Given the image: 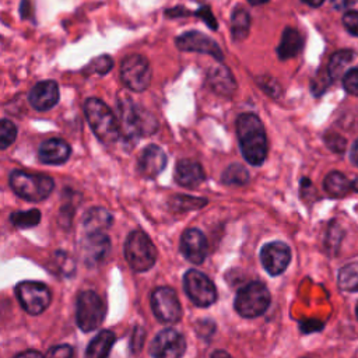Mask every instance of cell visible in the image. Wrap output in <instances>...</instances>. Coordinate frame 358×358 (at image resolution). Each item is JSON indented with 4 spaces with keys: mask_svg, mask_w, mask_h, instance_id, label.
Wrapping results in <instances>:
<instances>
[{
    "mask_svg": "<svg viewBox=\"0 0 358 358\" xmlns=\"http://www.w3.org/2000/svg\"><path fill=\"white\" fill-rule=\"evenodd\" d=\"M17 137V126L8 120L3 119L0 123V145L3 150H6L8 145L14 143Z\"/></svg>",
    "mask_w": 358,
    "mask_h": 358,
    "instance_id": "d6a6232c",
    "label": "cell"
},
{
    "mask_svg": "<svg viewBox=\"0 0 358 358\" xmlns=\"http://www.w3.org/2000/svg\"><path fill=\"white\" fill-rule=\"evenodd\" d=\"M250 4H253V6H259V4H264V3H267V1H270V0H248Z\"/></svg>",
    "mask_w": 358,
    "mask_h": 358,
    "instance_id": "bcb514c9",
    "label": "cell"
},
{
    "mask_svg": "<svg viewBox=\"0 0 358 358\" xmlns=\"http://www.w3.org/2000/svg\"><path fill=\"white\" fill-rule=\"evenodd\" d=\"M173 176L178 185L189 189L197 187L206 179L201 165L189 158H183L176 162Z\"/></svg>",
    "mask_w": 358,
    "mask_h": 358,
    "instance_id": "d6986e66",
    "label": "cell"
},
{
    "mask_svg": "<svg viewBox=\"0 0 358 358\" xmlns=\"http://www.w3.org/2000/svg\"><path fill=\"white\" fill-rule=\"evenodd\" d=\"M29 0H22L21 1V7H20V13L22 18H28L29 17Z\"/></svg>",
    "mask_w": 358,
    "mask_h": 358,
    "instance_id": "ee69618b",
    "label": "cell"
},
{
    "mask_svg": "<svg viewBox=\"0 0 358 358\" xmlns=\"http://www.w3.org/2000/svg\"><path fill=\"white\" fill-rule=\"evenodd\" d=\"M151 308L158 320L176 323L182 317V306L176 292L169 287H158L151 294Z\"/></svg>",
    "mask_w": 358,
    "mask_h": 358,
    "instance_id": "8fae6325",
    "label": "cell"
},
{
    "mask_svg": "<svg viewBox=\"0 0 358 358\" xmlns=\"http://www.w3.org/2000/svg\"><path fill=\"white\" fill-rule=\"evenodd\" d=\"M15 295L22 309L29 315L42 313L50 303L52 295L43 282L38 281H21L15 287Z\"/></svg>",
    "mask_w": 358,
    "mask_h": 358,
    "instance_id": "30bf717a",
    "label": "cell"
},
{
    "mask_svg": "<svg viewBox=\"0 0 358 358\" xmlns=\"http://www.w3.org/2000/svg\"><path fill=\"white\" fill-rule=\"evenodd\" d=\"M324 141H326L327 147H329L331 151L337 152V154L344 152L345 145H347L345 138L341 137V136L337 134V133H327V134L324 136Z\"/></svg>",
    "mask_w": 358,
    "mask_h": 358,
    "instance_id": "8d00e7d4",
    "label": "cell"
},
{
    "mask_svg": "<svg viewBox=\"0 0 358 358\" xmlns=\"http://www.w3.org/2000/svg\"><path fill=\"white\" fill-rule=\"evenodd\" d=\"M338 288L347 292H358V262L341 267L338 271Z\"/></svg>",
    "mask_w": 358,
    "mask_h": 358,
    "instance_id": "83f0119b",
    "label": "cell"
},
{
    "mask_svg": "<svg viewBox=\"0 0 358 358\" xmlns=\"http://www.w3.org/2000/svg\"><path fill=\"white\" fill-rule=\"evenodd\" d=\"M41 221V213L36 208L25 211H14L10 214V222L17 228H34Z\"/></svg>",
    "mask_w": 358,
    "mask_h": 358,
    "instance_id": "4dcf8cb0",
    "label": "cell"
},
{
    "mask_svg": "<svg viewBox=\"0 0 358 358\" xmlns=\"http://www.w3.org/2000/svg\"><path fill=\"white\" fill-rule=\"evenodd\" d=\"M144 337H145V331L143 327L137 326L133 331V337H131V341H130V347H131V351L137 352L141 350V345H143V341H144Z\"/></svg>",
    "mask_w": 358,
    "mask_h": 358,
    "instance_id": "ab89813d",
    "label": "cell"
},
{
    "mask_svg": "<svg viewBox=\"0 0 358 358\" xmlns=\"http://www.w3.org/2000/svg\"><path fill=\"white\" fill-rule=\"evenodd\" d=\"M207 85L221 96H231L236 90V81L227 66L218 64L208 70Z\"/></svg>",
    "mask_w": 358,
    "mask_h": 358,
    "instance_id": "44dd1931",
    "label": "cell"
},
{
    "mask_svg": "<svg viewBox=\"0 0 358 358\" xmlns=\"http://www.w3.org/2000/svg\"><path fill=\"white\" fill-rule=\"evenodd\" d=\"M355 312H357V317H358V303H357V308H355Z\"/></svg>",
    "mask_w": 358,
    "mask_h": 358,
    "instance_id": "681fc988",
    "label": "cell"
},
{
    "mask_svg": "<svg viewBox=\"0 0 358 358\" xmlns=\"http://www.w3.org/2000/svg\"><path fill=\"white\" fill-rule=\"evenodd\" d=\"M343 87L351 95H358V67H354L343 76Z\"/></svg>",
    "mask_w": 358,
    "mask_h": 358,
    "instance_id": "836d02e7",
    "label": "cell"
},
{
    "mask_svg": "<svg viewBox=\"0 0 358 358\" xmlns=\"http://www.w3.org/2000/svg\"><path fill=\"white\" fill-rule=\"evenodd\" d=\"M113 217L103 207H91L83 217V228L88 232H103L112 227Z\"/></svg>",
    "mask_w": 358,
    "mask_h": 358,
    "instance_id": "7402d4cb",
    "label": "cell"
},
{
    "mask_svg": "<svg viewBox=\"0 0 358 358\" xmlns=\"http://www.w3.org/2000/svg\"><path fill=\"white\" fill-rule=\"evenodd\" d=\"M84 112L91 130L101 143L110 145L117 141L122 133L120 124L103 101L98 98H88L84 105Z\"/></svg>",
    "mask_w": 358,
    "mask_h": 358,
    "instance_id": "3957f363",
    "label": "cell"
},
{
    "mask_svg": "<svg viewBox=\"0 0 358 358\" xmlns=\"http://www.w3.org/2000/svg\"><path fill=\"white\" fill-rule=\"evenodd\" d=\"M166 161L168 158L165 151L157 144H150L140 152L137 159V168L141 176L152 179L164 171Z\"/></svg>",
    "mask_w": 358,
    "mask_h": 358,
    "instance_id": "e0dca14e",
    "label": "cell"
},
{
    "mask_svg": "<svg viewBox=\"0 0 358 358\" xmlns=\"http://www.w3.org/2000/svg\"><path fill=\"white\" fill-rule=\"evenodd\" d=\"M343 25L351 35L358 36V11H347L343 15Z\"/></svg>",
    "mask_w": 358,
    "mask_h": 358,
    "instance_id": "74e56055",
    "label": "cell"
},
{
    "mask_svg": "<svg viewBox=\"0 0 358 358\" xmlns=\"http://www.w3.org/2000/svg\"><path fill=\"white\" fill-rule=\"evenodd\" d=\"M355 55L357 53L351 49H341V50L334 52L330 56V60H329V64H327V73H329L330 78L331 80H338L341 76H344L345 69L354 60Z\"/></svg>",
    "mask_w": 358,
    "mask_h": 358,
    "instance_id": "d4e9b609",
    "label": "cell"
},
{
    "mask_svg": "<svg viewBox=\"0 0 358 358\" xmlns=\"http://www.w3.org/2000/svg\"><path fill=\"white\" fill-rule=\"evenodd\" d=\"M351 187H352L355 192H358V176L351 182Z\"/></svg>",
    "mask_w": 358,
    "mask_h": 358,
    "instance_id": "c3c4849f",
    "label": "cell"
},
{
    "mask_svg": "<svg viewBox=\"0 0 358 358\" xmlns=\"http://www.w3.org/2000/svg\"><path fill=\"white\" fill-rule=\"evenodd\" d=\"M112 66H113L112 57L108 56V55H101V56L92 59L90 62V64H87L84 71H88L90 74L103 76V74H106L112 69Z\"/></svg>",
    "mask_w": 358,
    "mask_h": 358,
    "instance_id": "1f68e13d",
    "label": "cell"
},
{
    "mask_svg": "<svg viewBox=\"0 0 358 358\" xmlns=\"http://www.w3.org/2000/svg\"><path fill=\"white\" fill-rule=\"evenodd\" d=\"M236 136L243 158L253 166H259L267 157V137L260 117L255 113H241L235 122Z\"/></svg>",
    "mask_w": 358,
    "mask_h": 358,
    "instance_id": "6da1fadb",
    "label": "cell"
},
{
    "mask_svg": "<svg viewBox=\"0 0 358 358\" xmlns=\"http://www.w3.org/2000/svg\"><path fill=\"white\" fill-rule=\"evenodd\" d=\"M110 249V241L103 232H88L81 241V257L85 266L95 267L103 262Z\"/></svg>",
    "mask_w": 358,
    "mask_h": 358,
    "instance_id": "9a60e30c",
    "label": "cell"
},
{
    "mask_svg": "<svg viewBox=\"0 0 358 358\" xmlns=\"http://www.w3.org/2000/svg\"><path fill=\"white\" fill-rule=\"evenodd\" d=\"M71 154V148L63 138H49L39 145V161L46 165H62Z\"/></svg>",
    "mask_w": 358,
    "mask_h": 358,
    "instance_id": "ffe728a7",
    "label": "cell"
},
{
    "mask_svg": "<svg viewBox=\"0 0 358 358\" xmlns=\"http://www.w3.org/2000/svg\"><path fill=\"white\" fill-rule=\"evenodd\" d=\"M358 4V0H331V6L336 10H348Z\"/></svg>",
    "mask_w": 358,
    "mask_h": 358,
    "instance_id": "60d3db41",
    "label": "cell"
},
{
    "mask_svg": "<svg viewBox=\"0 0 358 358\" xmlns=\"http://www.w3.org/2000/svg\"><path fill=\"white\" fill-rule=\"evenodd\" d=\"M301 1L308 4V6H310V7H319V6L323 4L324 0H301Z\"/></svg>",
    "mask_w": 358,
    "mask_h": 358,
    "instance_id": "f6af8a7d",
    "label": "cell"
},
{
    "mask_svg": "<svg viewBox=\"0 0 358 358\" xmlns=\"http://www.w3.org/2000/svg\"><path fill=\"white\" fill-rule=\"evenodd\" d=\"M303 46V38L302 35L291 27H287L282 31L280 45L277 46V55L281 60H287L291 57H295Z\"/></svg>",
    "mask_w": 358,
    "mask_h": 358,
    "instance_id": "603a6c76",
    "label": "cell"
},
{
    "mask_svg": "<svg viewBox=\"0 0 358 358\" xmlns=\"http://www.w3.org/2000/svg\"><path fill=\"white\" fill-rule=\"evenodd\" d=\"M256 81L263 88V91L267 92L270 96H273V98H278L280 96L281 87H280V84L273 77H259Z\"/></svg>",
    "mask_w": 358,
    "mask_h": 358,
    "instance_id": "d590c367",
    "label": "cell"
},
{
    "mask_svg": "<svg viewBox=\"0 0 358 358\" xmlns=\"http://www.w3.org/2000/svg\"><path fill=\"white\" fill-rule=\"evenodd\" d=\"M271 295L268 288L260 281H250L243 285L234 299V308L242 317L262 316L270 306Z\"/></svg>",
    "mask_w": 358,
    "mask_h": 358,
    "instance_id": "5b68a950",
    "label": "cell"
},
{
    "mask_svg": "<svg viewBox=\"0 0 358 358\" xmlns=\"http://www.w3.org/2000/svg\"><path fill=\"white\" fill-rule=\"evenodd\" d=\"M117 108L120 131L124 137L134 140V137L150 136L157 130L158 122L155 117L145 109L136 105L130 96L123 95V98L117 101Z\"/></svg>",
    "mask_w": 358,
    "mask_h": 358,
    "instance_id": "7a4b0ae2",
    "label": "cell"
},
{
    "mask_svg": "<svg viewBox=\"0 0 358 358\" xmlns=\"http://www.w3.org/2000/svg\"><path fill=\"white\" fill-rule=\"evenodd\" d=\"M186 340L175 329L161 330L150 345V354L157 358H179L185 354Z\"/></svg>",
    "mask_w": 358,
    "mask_h": 358,
    "instance_id": "4fadbf2b",
    "label": "cell"
},
{
    "mask_svg": "<svg viewBox=\"0 0 358 358\" xmlns=\"http://www.w3.org/2000/svg\"><path fill=\"white\" fill-rule=\"evenodd\" d=\"M124 257L129 266L137 271H148L157 260V250L150 236L140 231H131L124 242Z\"/></svg>",
    "mask_w": 358,
    "mask_h": 358,
    "instance_id": "8992f818",
    "label": "cell"
},
{
    "mask_svg": "<svg viewBox=\"0 0 358 358\" xmlns=\"http://www.w3.org/2000/svg\"><path fill=\"white\" fill-rule=\"evenodd\" d=\"M260 262L270 275H280L291 262L289 246L280 241H273L260 249Z\"/></svg>",
    "mask_w": 358,
    "mask_h": 358,
    "instance_id": "5bb4252c",
    "label": "cell"
},
{
    "mask_svg": "<svg viewBox=\"0 0 358 358\" xmlns=\"http://www.w3.org/2000/svg\"><path fill=\"white\" fill-rule=\"evenodd\" d=\"M106 313L105 302L94 291H81L77 296L76 303V323L77 326L88 333L98 329Z\"/></svg>",
    "mask_w": 358,
    "mask_h": 358,
    "instance_id": "52a82bcc",
    "label": "cell"
},
{
    "mask_svg": "<svg viewBox=\"0 0 358 358\" xmlns=\"http://www.w3.org/2000/svg\"><path fill=\"white\" fill-rule=\"evenodd\" d=\"M208 243L206 235L197 228H187L180 236V252L193 264H201L207 256Z\"/></svg>",
    "mask_w": 358,
    "mask_h": 358,
    "instance_id": "2e32d148",
    "label": "cell"
},
{
    "mask_svg": "<svg viewBox=\"0 0 358 358\" xmlns=\"http://www.w3.org/2000/svg\"><path fill=\"white\" fill-rule=\"evenodd\" d=\"M350 158H351V162L358 166V138L354 141L352 147H351V152H350Z\"/></svg>",
    "mask_w": 358,
    "mask_h": 358,
    "instance_id": "b9f144b4",
    "label": "cell"
},
{
    "mask_svg": "<svg viewBox=\"0 0 358 358\" xmlns=\"http://www.w3.org/2000/svg\"><path fill=\"white\" fill-rule=\"evenodd\" d=\"M183 288L189 299L200 308H207L217 301L214 282L201 271L190 268L183 275Z\"/></svg>",
    "mask_w": 358,
    "mask_h": 358,
    "instance_id": "ba28073f",
    "label": "cell"
},
{
    "mask_svg": "<svg viewBox=\"0 0 358 358\" xmlns=\"http://www.w3.org/2000/svg\"><path fill=\"white\" fill-rule=\"evenodd\" d=\"M115 343V334L110 330H101L88 344L85 355L91 358L108 357Z\"/></svg>",
    "mask_w": 358,
    "mask_h": 358,
    "instance_id": "cb8c5ba5",
    "label": "cell"
},
{
    "mask_svg": "<svg viewBox=\"0 0 358 358\" xmlns=\"http://www.w3.org/2000/svg\"><path fill=\"white\" fill-rule=\"evenodd\" d=\"M207 204V199L186 196V194H175L169 199V206L172 210L183 213L189 210H199Z\"/></svg>",
    "mask_w": 358,
    "mask_h": 358,
    "instance_id": "f1b7e54d",
    "label": "cell"
},
{
    "mask_svg": "<svg viewBox=\"0 0 358 358\" xmlns=\"http://www.w3.org/2000/svg\"><path fill=\"white\" fill-rule=\"evenodd\" d=\"M27 357H42V352L35 351V350H27V351L18 352V354L15 355V358H27Z\"/></svg>",
    "mask_w": 358,
    "mask_h": 358,
    "instance_id": "7bdbcfd3",
    "label": "cell"
},
{
    "mask_svg": "<svg viewBox=\"0 0 358 358\" xmlns=\"http://www.w3.org/2000/svg\"><path fill=\"white\" fill-rule=\"evenodd\" d=\"M120 77L123 84L136 92L148 88L151 83V67L148 60L141 55H129L120 66Z\"/></svg>",
    "mask_w": 358,
    "mask_h": 358,
    "instance_id": "9c48e42d",
    "label": "cell"
},
{
    "mask_svg": "<svg viewBox=\"0 0 358 358\" xmlns=\"http://www.w3.org/2000/svg\"><path fill=\"white\" fill-rule=\"evenodd\" d=\"M250 28V15L249 13L242 8H234L231 14V35L234 41H243L249 35Z\"/></svg>",
    "mask_w": 358,
    "mask_h": 358,
    "instance_id": "4316f807",
    "label": "cell"
},
{
    "mask_svg": "<svg viewBox=\"0 0 358 358\" xmlns=\"http://www.w3.org/2000/svg\"><path fill=\"white\" fill-rule=\"evenodd\" d=\"M8 182L17 196L34 203L48 199L55 187V182L50 176L43 173H29L18 169L10 173Z\"/></svg>",
    "mask_w": 358,
    "mask_h": 358,
    "instance_id": "277c9868",
    "label": "cell"
},
{
    "mask_svg": "<svg viewBox=\"0 0 358 358\" xmlns=\"http://www.w3.org/2000/svg\"><path fill=\"white\" fill-rule=\"evenodd\" d=\"M31 106L36 110H49L59 101V85L53 80L36 83L28 95Z\"/></svg>",
    "mask_w": 358,
    "mask_h": 358,
    "instance_id": "ac0fdd59",
    "label": "cell"
},
{
    "mask_svg": "<svg viewBox=\"0 0 358 358\" xmlns=\"http://www.w3.org/2000/svg\"><path fill=\"white\" fill-rule=\"evenodd\" d=\"M211 355H213V357H217V355H224V357H229V354H228V352H225V351H221V350H220V351H214V352H213Z\"/></svg>",
    "mask_w": 358,
    "mask_h": 358,
    "instance_id": "7dc6e473",
    "label": "cell"
},
{
    "mask_svg": "<svg viewBox=\"0 0 358 358\" xmlns=\"http://www.w3.org/2000/svg\"><path fill=\"white\" fill-rule=\"evenodd\" d=\"M175 45L182 52H197V53L213 56L218 62L224 60V55L220 45L200 31L183 32L182 35L176 36Z\"/></svg>",
    "mask_w": 358,
    "mask_h": 358,
    "instance_id": "7c38bea8",
    "label": "cell"
},
{
    "mask_svg": "<svg viewBox=\"0 0 358 358\" xmlns=\"http://www.w3.org/2000/svg\"><path fill=\"white\" fill-rule=\"evenodd\" d=\"M48 357H57V358H69L73 355V348L67 344H62V345H55L50 350H48L46 352Z\"/></svg>",
    "mask_w": 358,
    "mask_h": 358,
    "instance_id": "f35d334b",
    "label": "cell"
},
{
    "mask_svg": "<svg viewBox=\"0 0 358 358\" xmlns=\"http://www.w3.org/2000/svg\"><path fill=\"white\" fill-rule=\"evenodd\" d=\"M221 179L225 185L231 186H242L249 180L248 169L241 164H231L221 175Z\"/></svg>",
    "mask_w": 358,
    "mask_h": 358,
    "instance_id": "f546056e",
    "label": "cell"
},
{
    "mask_svg": "<svg viewBox=\"0 0 358 358\" xmlns=\"http://www.w3.org/2000/svg\"><path fill=\"white\" fill-rule=\"evenodd\" d=\"M323 187L326 193L331 197H343L345 196L351 187V182L347 176L338 171H331L326 175L323 180Z\"/></svg>",
    "mask_w": 358,
    "mask_h": 358,
    "instance_id": "484cf974",
    "label": "cell"
},
{
    "mask_svg": "<svg viewBox=\"0 0 358 358\" xmlns=\"http://www.w3.org/2000/svg\"><path fill=\"white\" fill-rule=\"evenodd\" d=\"M190 14H193V15H196V17L201 18L210 29L217 31V28H218V22H217V20H215V17H214V14H213V11L210 10V7H208V6L203 4V6H200L196 11H190Z\"/></svg>",
    "mask_w": 358,
    "mask_h": 358,
    "instance_id": "e575fe53",
    "label": "cell"
}]
</instances>
